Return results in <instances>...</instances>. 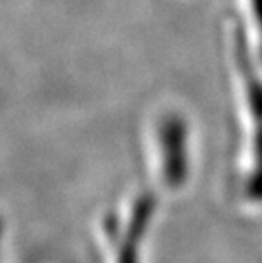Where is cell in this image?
Instances as JSON below:
<instances>
[{
    "label": "cell",
    "instance_id": "obj_1",
    "mask_svg": "<svg viewBox=\"0 0 262 263\" xmlns=\"http://www.w3.org/2000/svg\"><path fill=\"white\" fill-rule=\"evenodd\" d=\"M226 37L240 129L238 189L243 202L262 207V68L250 57L232 22Z\"/></svg>",
    "mask_w": 262,
    "mask_h": 263
},
{
    "label": "cell",
    "instance_id": "obj_2",
    "mask_svg": "<svg viewBox=\"0 0 262 263\" xmlns=\"http://www.w3.org/2000/svg\"><path fill=\"white\" fill-rule=\"evenodd\" d=\"M238 15L232 21L254 61L262 68V0H237Z\"/></svg>",
    "mask_w": 262,
    "mask_h": 263
}]
</instances>
